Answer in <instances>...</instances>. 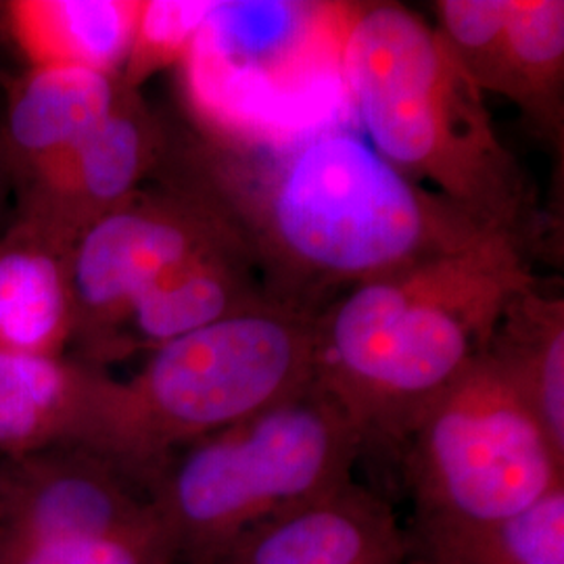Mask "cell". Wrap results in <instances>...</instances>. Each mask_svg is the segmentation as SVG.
Masks as SVG:
<instances>
[{
  "label": "cell",
  "mask_w": 564,
  "mask_h": 564,
  "mask_svg": "<svg viewBox=\"0 0 564 564\" xmlns=\"http://www.w3.org/2000/svg\"><path fill=\"white\" fill-rule=\"evenodd\" d=\"M158 174L223 220L268 302L316 321L366 282L496 232L343 126L195 128L167 137Z\"/></svg>",
  "instance_id": "6da1fadb"
},
{
  "label": "cell",
  "mask_w": 564,
  "mask_h": 564,
  "mask_svg": "<svg viewBox=\"0 0 564 564\" xmlns=\"http://www.w3.org/2000/svg\"><path fill=\"white\" fill-rule=\"evenodd\" d=\"M531 249L489 232L366 282L316 323V381L362 435L403 447L447 384L479 360L508 302L533 282Z\"/></svg>",
  "instance_id": "7a4b0ae2"
},
{
  "label": "cell",
  "mask_w": 564,
  "mask_h": 564,
  "mask_svg": "<svg viewBox=\"0 0 564 564\" xmlns=\"http://www.w3.org/2000/svg\"><path fill=\"white\" fill-rule=\"evenodd\" d=\"M339 69L379 155L485 228L535 251L542 226L529 178L498 137L484 93L433 23L400 2H358Z\"/></svg>",
  "instance_id": "3957f363"
},
{
  "label": "cell",
  "mask_w": 564,
  "mask_h": 564,
  "mask_svg": "<svg viewBox=\"0 0 564 564\" xmlns=\"http://www.w3.org/2000/svg\"><path fill=\"white\" fill-rule=\"evenodd\" d=\"M360 431L318 381L174 452L149 485L170 554L214 564L251 529L351 484Z\"/></svg>",
  "instance_id": "277c9868"
},
{
  "label": "cell",
  "mask_w": 564,
  "mask_h": 564,
  "mask_svg": "<svg viewBox=\"0 0 564 564\" xmlns=\"http://www.w3.org/2000/svg\"><path fill=\"white\" fill-rule=\"evenodd\" d=\"M316 318L263 303L151 351L113 379L105 458L142 485L163 463L316 381Z\"/></svg>",
  "instance_id": "5b68a950"
},
{
  "label": "cell",
  "mask_w": 564,
  "mask_h": 564,
  "mask_svg": "<svg viewBox=\"0 0 564 564\" xmlns=\"http://www.w3.org/2000/svg\"><path fill=\"white\" fill-rule=\"evenodd\" d=\"M403 454L423 527L502 521L563 487V458L485 354L424 408Z\"/></svg>",
  "instance_id": "8992f818"
},
{
  "label": "cell",
  "mask_w": 564,
  "mask_h": 564,
  "mask_svg": "<svg viewBox=\"0 0 564 564\" xmlns=\"http://www.w3.org/2000/svg\"><path fill=\"white\" fill-rule=\"evenodd\" d=\"M241 245L195 195L172 182L142 186L90 226L67 256L74 339L102 362L132 305L182 263Z\"/></svg>",
  "instance_id": "52a82bcc"
},
{
  "label": "cell",
  "mask_w": 564,
  "mask_h": 564,
  "mask_svg": "<svg viewBox=\"0 0 564 564\" xmlns=\"http://www.w3.org/2000/svg\"><path fill=\"white\" fill-rule=\"evenodd\" d=\"M93 535H162L149 487L84 447L0 464V558Z\"/></svg>",
  "instance_id": "ba28073f"
},
{
  "label": "cell",
  "mask_w": 564,
  "mask_h": 564,
  "mask_svg": "<svg viewBox=\"0 0 564 564\" xmlns=\"http://www.w3.org/2000/svg\"><path fill=\"white\" fill-rule=\"evenodd\" d=\"M433 13L473 84L514 102L563 153V0H440Z\"/></svg>",
  "instance_id": "9c48e42d"
},
{
  "label": "cell",
  "mask_w": 564,
  "mask_h": 564,
  "mask_svg": "<svg viewBox=\"0 0 564 564\" xmlns=\"http://www.w3.org/2000/svg\"><path fill=\"white\" fill-rule=\"evenodd\" d=\"M165 147L162 121L139 90L121 86L111 113L46 174L23 186L18 226L67 258L90 226L158 174Z\"/></svg>",
  "instance_id": "30bf717a"
},
{
  "label": "cell",
  "mask_w": 564,
  "mask_h": 564,
  "mask_svg": "<svg viewBox=\"0 0 564 564\" xmlns=\"http://www.w3.org/2000/svg\"><path fill=\"white\" fill-rule=\"evenodd\" d=\"M111 383L95 364L0 351V454L84 447L102 456Z\"/></svg>",
  "instance_id": "8fae6325"
},
{
  "label": "cell",
  "mask_w": 564,
  "mask_h": 564,
  "mask_svg": "<svg viewBox=\"0 0 564 564\" xmlns=\"http://www.w3.org/2000/svg\"><path fill=\"white\" fill-rule=\"evenodd\" d=\"M405 544L391 510L358 485L260 524L214 564H403Z\"/></svg>",
  "instance_id": "7c38bea8"
},
{
  "label": "cell",
  "mask_w": 564,
  "mask_h": 564,
  "mask_svg": "<svg viewBox=\"0 0 564 564\" xmlns=\"http://www.w3.org/2000/svg\"><path fill=\"white\" fill-rule=\"evenodd\" d=\"M120 78L78 67H30L9 90L0 137L4 170L21 186L84 141L120 99Z\"/></svg>",
  "instance_id": "4fadbf2b"
},
{
  "label": "cell",
  "mask_w": 564,
  "mask_h": 564,
  "mask_svg": "<svg viewBox=\"0 0 564 564\" xmlns=\"http://www.w3.org/2000/svg\"><path fill=\"white\" fill-rule=\"evenodd\" d=\"M263 303L270 302L242 249L207 253L167 272L132 305L107 358L153 351Z\"/></svg>",
  "instance_id": "5bb4252c"
},
{
  "label": "cell",
  "mask_w": 564,
  "mask_h": 564,
  "mask_svg": "<svg viewBox=\"0 0 564 564\" xmlns=\"http://www.w3.org/2000/svg\"><path fill=\"white\" fill-rule=\"evenodd\" d=\"M141 0H13L11 41L30 67H78L120 78Z\"/></svg>",
  "instance_id": "9a60e30c"
},
{
  "label": "cell",
  "mask_w": 564,
  "mask_h": 564,
  "mask_svg": "<svg viewBox=\"0 0 564 564\" xmlns=\"http://www.w3.org/2000/svg\"><path fill=\"white\" fill-rule=\"evenodd\" d=\"M485 356L529 405L564 460V297L540 281L517 293L502 312Z\"/></svg>",
  "instance_id": "2e32d148"
},
{
  "label": "cell",
  "mask_w": 564,
  "mask_h": 564,
  "mask_svg": "<svg viewBox=\"0 0 564 564\" xmlns=\"http://www.w3.org/2000/svg\"><path fill=\"white\" fill-rule=\"evenodd\" d=\"M74 326L67 258L15 224L0 239V351L61 356Z\"/></svg>",
  "instance_id": "e0dca14e"
},
{
  "label": "cell",
  "mask_w": 564,
  "mask_h": 564,
  "mask_svg": "<svg viewBox=\"0 0 564 564\" xmlns=\"http://www.w3.org/2000/svg\"><path fill=\"white\" fill-rule=\"evenodd\" d=\"M431 564H564V487L517 517L423 527Z\"/></svg>",
  "instance_id": "ac0fdd59"
},
{
  "label": "cell",
  "mask_w": 564,
  "mask_h": 564,
  "mask_svg": "<svg viewBox=\"0 0 564 564\" xmlns=\"http://www.w3.org/2000/svg\"><path fill=\"white\" fill-rule=\"evenodd\" d=\"M216 2L212 0H141L120 84L139 90L163 69L191 55Z\"/></svg>",
  "instance_id": "d6986e66"
},
{
  "label": "cell",
  "mask_w": 564,
  "mask_h": 564,
  "mask_svg": "<svg viewBox=\"0 0 564 564\" xmlns=\"http://www.w3.org/2000/svg\"><path fill=\"white\" fill-rule=\"evenodd\" d=\"M162 535H93L32 545L0 564H172Z\"/></svg>",
  "instance_id": "ffe728a7"
},
{
  "label": "cell",
  "mask_w": 564,
  "mask_h": 564,
  "mask_svg": "<svg viewBox=\"0 0 564 564\" xmlns=\"http://www.w3.org/2000/svg\"><path fill=\"white\" fill-rule=\"evenodd\" d=\"M0 167H4V165H2V160H0Z\"/></svg>",
  "instance_id": "44dd1931"
}]
</instances>
